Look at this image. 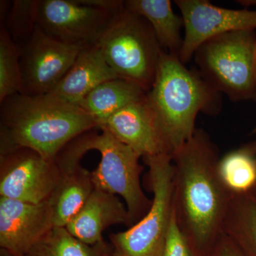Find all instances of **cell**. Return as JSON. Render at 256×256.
Wrapping results in <instances>:
<instances>
[{
    "label": "cell",
    "instance_id": "15",
    "mask_svg": "<svg viewBox=\"0 0 256 256\" xmlns=\"http://www.w3.org/2000/svg\"><path fill=\"white\" fill-rule=\"evenodd\" d=\"M56 161L60 178L48 202L54 227H66L80 212L94 191L92 172L82 168L80 160L58 154Z\"/></svg>",
    "mask_w": 256,
    "mask_h": 256
},
{
    "label": "cell",
    "instance_id": "29",
    "mask_svg": "<svg viewBox=\"0 0 256 256\" xmlns=\"http://www.w3.org/2000/svg\"><path fill=\"white\" fill-rule=\"evenodd\" d=\"M250 193L252 194V196H254V198H255L256 200V185L255 188H254V190H252V191L250 192Z\"/></svg>",
    "mask_w": 256,
    "mask_h": 256
},
{
    "label": "cell",
    "instance_id": "19",
    "mask_svg": "<svg viewBox=\"0 0 256 256\" xmlns=\"http://www.w3.org/2000/svg\"><path fill=\"white\" fill-rule=\"evenodd\" d=\"M223 233L244 256H256V200L252 193L232 197Z\"/></svg>",
    "mask_w": 256,
    "mask_h": 256
},
{
    "label": "cell",
    "instance_id": "7",
    "mask_svg": "<svg viewBox=\"0 0 256 256\" xmlns=\"http://www.w3.org/2000/svg\"><path fill=\"white\" fill-rule=\"evenodd\" d=\"M153 194L146 214L127 230L111 234L116 256H162L174 212V165L168 154L143 158Z\"/></svg>",
    "mask_w": 256,
    "mask_h": 256
},
{
    "label": "cell",
    "instance_id": "30",
    "mask_svg": "<svg viewBox=\"0 0 256 256\" xmlns=\"http://www.w3.org/2000/svg\"><path fill=\"white\" fill-rule=\"evenodd\" d=\"M252 134H256V126L252 130Z\"/></svg>",
    "mask_w": 256,
    "mask_h": 256
},
{
    "label": "cell",
    "instance_id": "16",
    "mask_svg": "<svg viewBox=\"0 0 256 256\" xmlns=\"http://www.w3.org/2000/svg\"><path fill=\"white\" fill-rule=\"evenodd\" d=\"M118 78L98 45L82 48L73 66L50 92L58 100L78 106L102 82Z\"/></svg>",
    "mask_w": 256,
    "mask_h": 256
},
{
    "label": "cell",
    "instance_id": "26",
    "mask_svg": "<svg viewBox=\"0 0 256 256\" xmlns=\"http://www.w3.org/2000/svg\"><path fill=\"white\" fill-rule=\"evenodd\" d=\"M236 2L238 4L242 5V6H244L245 8L256 6V0H238Z\"/></svg>",
    "mask_w": 256,
    "mask_h": 256
},
{
    "label": "cell",
    "instance_id": "27",
    "mask_svg": "<svg viewBox=\"0 0 256 256\" xmlns=\"http://www.w3.org/2000/svg\"><path fill=\"white\" fill-rule=\"evenodd\" d=\"M244 146H245L247 150H248L252 154H255L256 156V140L252 141V142L244 144Z\"/></svg>",
    "mask_w": 256,
    "mask_h": 256
},
{
    "label": "cell",
    "instance_id": "31",
    "mask_svg": "<svg viewBox=\"0 0 256 256\" xmlns=\"http://www.w3.org/2000/svg\"><path fill=\"white\" fill-rule=\"evenodd\" d=\"M111 256H116L114 255V254H112H112H111Z\"/></svg>",
    "mask_w": 256,
    "mask_h": 256
},
{
    "label": "cell",
    "instance_id": "18",
    "mask_svg": "<svg viewBox=\"0 0 256 256\" xmlns=\"http://www.w3.org/2000/svg\"><path fill=\"white\" fill-rule=\"evenodd\" d=\"M124 8L146 18L162 48L178 57L183 44L184 22L182 16L175 14L170 0H128Z\"/></svg>",
    "mask_w": 256,
    "mask_h": 256
},
{
    "label": "cell",
    "instance_id": "8",
    "mask_svg": "<svg viewBox=\"0 0 256 256\" xmlns=\"http://www.w3.org/2000/svg\"><path fill=\"white\" fill-rule=\"evenodd\" d=\"M114 14L101 8L82 4L78 0H38L37 26L64 43L82 47L95 46Z\"/></svg>",
    "mask_w": 256,
    "mask_h": 256
},
{
    "label": "cell",
    "instance_id": "21",
    "mask_svg": "<svg viewBox=\"0 0 256 256\" xmlns=\"http://www.w3.org/2000/svg\"><path fill=\"white\" fill-rule=\"evenodd\" d=\"M218 173L232 195L250 193L256 185V156L244 146L220 158Z\"/></svg>",
    "mask_w": 256,
    "mask_h": 256
},
{
    "label": "cell",
    "instance_id": "12",
    "mask_svg": "<svg viewBox=\"0 0 256 256\" xmlns=\"http://www.w3.org/2000/svg\"><path fill=\"white\" fill-rule=\"evenodd\" d=\"M50 202L34 204L0 196V247L24 256L54 228Z\"/></svg>",
    "mask_w": 256,
    "mask_h": 256
},
{
    "label": "cell",
    "instance_id": "4",
    "mask_svg": "<svg viewBox=\"0 0 256 256\" xmlns=\"http://www.w3.org/2000/svg\"><path fill=\"white\" fill-rule=\"evenodd\" d=\"M100 133H84L65 146L66 150L82 160L88 151L100 153L98 166L92 172L94 188L118 195L124 200L132 225L146 214L152 200L140 183L143 166L141 156L106 129Z\"/></svg>",
    "mask_w": 256,
    "mask_h": 256
},
{
    "label": "cell",
    "instance_id": "28",
    "mask_svg": "<svg viewBox=\"0 0 256 256\" xmlns=\"http://www.w3.org/2000/svg\"><path fill=\"white\" fill-rule=\"evenodd\" d=\"M0 256H16L14 254H13L12 252H9V250H6V249L2 248H0Z\"/></svg>",
    "mask_w": 256,
    "mask_h": 256
},
{
    "label": "cell",
    "instance_id": "9",
    "mask_svg": "<svg viewBox=\"0 0 256 256\" xmlns=\"http://www.w3.org/2000/svg\"><path fill=\"white\" fill-rule=\"evenodd\" d=\"M20 48L22 94L40 96L50 94L56 86L86 47L58 41L36 26Z\"/></svg>",
    "mask_w": 256,
    "mask_h": 256
},
{
    "label": "cell",
    "instance_id": "2",
    "mask_svg": "<svg viewBox=\"0 0 256 256\" xmlns=\"http://www.w3.org/2000/svg\"><path fill=\"white\" fill-rule=\"evenodd\" d=\"M0 153L26 148L46 160H55L78 136L98 128L78 106L54 97L18 94L1 102Z\"/></svg>",
    "mask_w": 256,
    "mask_h": 256
},
{
    "label": "cell",
    "instance_id": "11",
    "mask_svg": "<svg viewBox=\"0 0 256 256\" xmlns=\"http://www.w3.org/2000/svg\"><path fill=\"white\" fill-rule=\"evenodd\" d=\"M184 22L183 44L178 58L188 63L195 52L214 37L238 30H256V10L228 9L207 0H175Z\"/></svg>",
    "mask_w": 256,
    "mask_h": 256
},
{
    "label": "cell",
    "instance_id": "25",
    "mask_svg": "<svg viewBox=\"0 0 256 256\" xmlns=\"http://www.w3.org/2000/svg\"><path fill=\"white\" fill-rule=\"evenodd\" d=\"M206 256H244L238 247L222 233Z\"/></svg>",
    "mask_w": 256,
    "mask_h": 256
},
{
    "label": "cell",
    "instance_id": "20",
    "mask_svg": "<svg viewBox=\"0 0 256 256\" xmlns=\"http://www.w3.org/2000/svg\"><path fill=\"white\" fill-rule=\"evenodd\" d=\"M112 252L105 242L87 245L66 227H54L24 256H111Z\"/></svg>",
    "mask_w": 256,
    "mask_h": 256
},
{
    "label": "cell",
    "instance_id": "6",
    "mask_svg": "<svg viewBox=\"0 0 256 256\" xmlns=\"http://www.w3.org/2000/svg\"><path fill=\"white\" fill-rule=\"evenodd\" d=\"M198 72L230 100L256 101V30L214 37L194 55Z\"/></svg>",
    "mask_w": 256,
    "mask_h": 256
},
{
    "label": "cell",
    "instance_id": "10",
    "mask_svg": "<svg viewBox=\"0 0 256 256\" xmlns=\"http://www.w3.org/2000/svg\"><path fill=\"white\" fill-rule=\"evenodd\" d=\"M56 160L26 148L1 156L0 196L26 203L48 202L60 178Z\"/></svg>",
    "mask_w": 256,
    "mask_h": 256
},
{
    "label": "cell",
    "instance_id": "24",
    "mask_svg": "<svg viewBox=\"0 0 256 256\" xmlns=\"http://www.w3.org/2000/svg\"><path fill=\"white\" fill-rule=\"evenodd\" d=\"M162 256H196L184 234L178 227L174 208L165 239Z\"/></svg>",
    "mask_w": 256,
    "mask_h": 256
},
{
    "label": "cell",
    "instance_id": "13",
    "mask_svg": "<svg viewBox=\"0 0 256 256\" xmlns=\"http://www.w3.org/2000/svg\"><path fill=\"white\" fill-rule=\"evenodd\" d=\"M100 129L107 130L141 158L168 154L146 95L142 100L132 102L112 114Z\"/></svg>",
    "mask_w": 256,
    "mask_h": 256
},
{
    "label": "cell",
    "instance_id": "23",
    "mask_svg": "<svg viewBox=\"0 0 256 256\" xmlns=\"http://www.w3.org/2000/svg\"><path fill=\"white\" fill-rule=\"evenodd\" d=\"M1 22L15 43L21 46L31 37L37 26L38 0H15L9 8L1 2Z\"/></svg>",
    "mask_w": 256,
    "mask_h": 256
},
{
    "label": "cell",
    "instance_id": "5",
    "mask_svg": "<svg viewBox=\"0 0 256 256\" xmlns=\"http://www.w3.org/2000/svg\"><path fill=\"white\" fill-rule=\"evenodd\" d=\"M97 45L118 78L146 92L151 88L164 50L146 18L124 8L114 14Z\"/></svg>",
    "mask_w": 256,
    "mask_h": 256
},
{
    "label": "cell",
    "instance_id": "14",
    "mask_svg": "<svg viewBox=\"0 0 256 256\" xmlns=\"http://www.w3.org/2000/svg\"><path fill=\"white\" fill-rule=\"evenodd\" d=\"M119 224L132 226L124 203L117 195L95 188L66 228L80 242L96 246L105 242L102 233L106 228Z\"/></svg>",
    "mask_w": 256,
    "mask_h": 256
},
{
    "label": "cell",
    "instance_id": "22",
    "mask_svg": "<svg viewBox=\"0 0 256 256\" xmlns=\"http://www.w3.org/2000/svg\"><path fill=\"white\" fill-rule=\"evenodd\" d=\"M21 48L15 43L4 24L0 28V102L23 92L20 65Z\"/></svg>",
    "mask_w": 256,
    "mask_h": 256
},
{
    "label": "cell",
    "instance_id": "17",
    "mask_svg": "<svg viewBox=\"0 0 256 256\" xmlns=\"http://www.w3.org/2000/svg\"><path fill=\"white\" fill-rule=\"evenodd\" d=\"M146 92L142 87L122 78L102 82L89 92L78 106L100 128L112 114L130 104L142 100Z\"/></svg>",
    "mask_w": 256,
    "mask_h": 256
},
{
    "label": "cell",
    "instance_id": "3",
    "mask_svg": "<svg viewBox=\"0 0 256 256\" xmlns=\"http://www.w3.org/2000/svg\"><path fill=\"white\" fill-rule=\"evenodd\" d=\"M146 100L172 156L194 134L198 114L216 116L222 106V94L198 70L188 68L178 56L165 50Z\"/></svg>",
    "mask_w": 256,
    "mask_h": 256
},
{
    "label": "cell",
    "instance_id": "1",
    "mask_svg": "<svg viewBox=\"0 0 256 256\" xmlns=\"http://www.w3.org/2000/svg\"><path fill=\"white\" fill-rule=\"evenodd\" d=\"M172 158L176 222L196 256H206L223 233L233 197L218 173L220 151L208 133L196 128Z\"/></svg>",
    "mask_w": 256,
    "mask_h": 256
}]
</instances>
